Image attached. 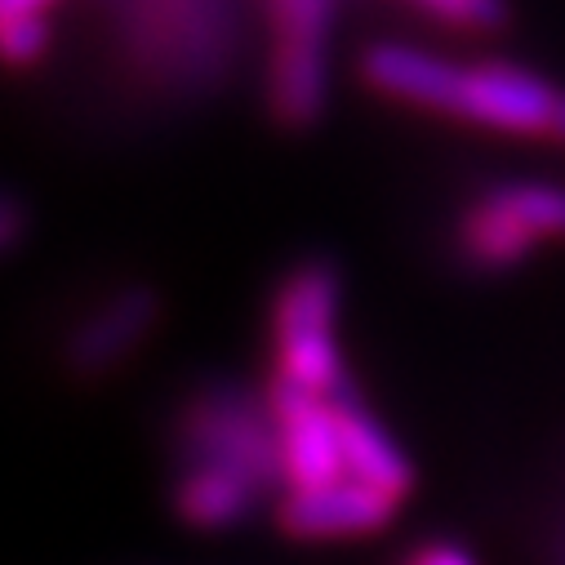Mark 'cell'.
I'll return each mask as SVG.
<instances>
[{
    "mask_svg": "<svg viewBox=\"0 0 565 565\" xmlns=\"http://www.w3.org/2000/svg\"><path fill=\"white\" fill-rule=\"evenodd\" d=\"M339 312V271L326 258L299 263L276 290L271 334H276V374L308 392L339 396L348 383L343 356L334 343Z\"/></svg>",
    "mask_w": 565,
    "mask_h": 565,
    "instance_id": "1",
    "label": "cell"
},
{
    "mask_svg": "<svg viewBox=\"0 0 565 565\" xmlns=\"http://www.w3.org/2000/svg\"><path fill=\"white\" fill-rule=\"evenodd\" d=\"M179 437L192 463L232 468L249 477L258 490L286 481V459H280L271 409L249 401L241 387H227V383L201 387L183 409Z\"/></svg>",
    "mask_w": 565,
    "mask_h": 565,
    "instance_id": "2",
    "label": "cell"
},
{
    "mask_svg": "<svg viewBox=\"0 0 565 565\" xmlns=\"http://www.w3.org/2000/svg\"><path fill=\"white\" fill-rule=\"evenodd\" d=\"M334 0H267L271 19V63L267 103L271 116L303 129L326 107V32Z\"/></svg>",
    "mask_w": 565,
    "mask_h": 565,
    "instance_id": "3",
    "label": "cell"
},
{
    "mask_svg": "<svg viewBox=\"0 0 565 565\" xmlns=\"http://www.w3.org/2000/svg\"><path fill=\"white\" fill-rule=\"evenodd\" d=\"M267 409H271L276 437H280L286 481L295 490H312V486H330V481L348 477L339 414H334L330 396L308 392V387L276 374L267 387Z\"/></svg>",
    "mask_w": 565,
    "mask_h": 565,
    "instance_id": "4",
    "label": "cell"
},
{
    "mask_svg": "<svg viewBox=\"0 0 565 565\" xmlns=\"http://www.w3.org/2000/svg\"><path fill=\"white\" fill-rule=\"evenodd\" d=\"M561 107V94L512 63H481L463 72V103L459 116L486 129H508V134H539L552 129Z\"/></svg>",
    "mask_w": 565,
    "mask_h": 565,
    "instance_id": "5",
    "label": "cell"
},
{
    "mask_svg": "<svg viewBox=\"0 0 565 565\" xmlns=\"http://www.w3.org/2000/svg\"><path fill=\"white\" fill-rule=\"evenodd\" d=\"M392 512H396V499H387L383 490L356 477H339L330 486L290 490L286 503H280V530H290L299 539H348V534L383 530Z\"/></svg>",
    "mask_w": 565,
    "mask_h": 565,
    "instance_id": "6",
    "label": "cell"
},
{
    "mask_svg": "<svg viewBox=\"0 0 565 565\" xmlns=\"http://www.w3.org/2000/svg\"><path fill=\"white\" fill-rule=\"evenodd\" d=\"M161 317V299L148 286H125L116 290L94 317H85L67 339V365L76 374H103L116 361H125L138 343L152 334Z\"/></svg>",
    "mask_w": 565,
    "mask_h": 565,
    "instance_id": "7",
    "label": "cell"
},
{
    "mask_svg": "<svg viewBox=\"0 0 565 565\" xmlns=\"http://www.w3.org/2000/svg\"><path fill=\"white\" fill-rule=\"evenodd\" d=\"M463 72L468 67H455L450 58H437V54H423L414 45H370L365 58H361V76L396 98V103H409V107H428V111H446V116H459V103H463Z\"/></svg>",
    "mask_w": 565,
    "mask_h": 565,
    "instance_id": "8",
    "label": "cell"
},
{
    "mask_svg": "<svg viewBox=\"0 0 565 565\" xmlns=\"http://www.w3.org/2000/svg\"><path fill=\"white\" fill-rule=\"evenodd\" d=\"M334 401L339 414V437H343V459H348V477L383 490L387 499H401L414 486V468L401 455V446L379 428V423L361 409V401L352 396V387H343Z\"/></svg>",
    "mask_w": 565,
    "mask_h": 565,
    "instance_id": "9",
    "label": "cell"
},
{
    "mask_svg": "<svg viewBox=\"0 0 565 565\" xmlns=\"http://www.w3.org/2000/svg\"><path fill=\"white\" fill-rule=\"evenodd\" d=\"M258 499V486L218 463H192L179 486V512L196 530H227L236 525Z\"/></svg>",
    "mask_w": 565,
    "mask_h": 565,
    "instance_id": "10",
    "label": "cell"
},
{
    "mask_svg": "<svg viewBox=\"0 0 565 565\" xmlns=\"http://www.w3.org/2000/svg\"><path fill=\"white\" fill-rule=\"evenodd\" d=\"M534 232L499 201V196H481L468 214H463V223H459V245H463V254H468V263H477V267H486V271H503V267H516L530 249H534Z\"/></svg>",
    "mask_w": 565,
    "mask_h": 565,
    "instance_id": "11",
    "label": "cell"
},
{
    "mask_svg": "<svg viewBox=\"0 0 565 565\" xmlns=\"http://www.w3.org/2000/svg\"><path fill=\"white\" fill-rule=\"evenodd\" d=\"M490 196H499L534 236H565V188H552V183H503Z\"/></svg>",
    "mask_w": 565,
    "mask_h": 565,
    "instance_id": "12",
    "label": "cell"
},
{
    "mask_svg": "<svg viewBox=\"0 0 565 565\" xmlns=\"http://www.w3.org/2000/svg\"><path fill=\"white\" fill-rule=\"evenodd\" d=\"M428 14H437L441 23H459V28H499L503 23V0H414Z\"/></svg>",
    "mask_w": 565,
    "mask_h": 565,
    "instance_id": "13",
    "label": "cell"
},
{
    "mask_svg": "<svg viewBox=\"0 0 565 565\" xmlns=\"http://www.w3.org/2000/svg\"><path fill=\"white\" fill-rule=\"evenodd\" d=\"M0 41H6V54L14 67H28L41 58L45 50V14H19L0 23Z\"/></svg>",
    "mask_w": 565,
    "mask_h": 565,
    "instance_id": "14",
    "label": "cell"
},
{
    "mask_svg": "<svg viewBox=\"0 0 565 565\" xmlns=\"http://www.w3.org/2000/svg\"><path fill=\"white\" fill-rule=\"evenodd\" d=\"M409 565H477L459 543H428V547H418Z\"/></svg>",
    "mask_w": 565,
    "mask_h": 565,
    "instance_id": "15",
    "label": "cell"
},
{
    "mask_svg": "<svg viewBox=\"0 0 565 565\" xmlns=\"http://www.w3.org/2000/svg\"><path fill=\"white\" fill-rule=\"evenodd\" d=\"M0 232H6V245H10V249L19 245V232H23V210H19V196H6V223H0Z\"/></svg>",
    "mask_w": 565,
    "mask_h": 565,
    "instance_id": "16",
    "label": "cell"
},
{
    "mask_svg": "<svg viewBox=\"0 0 565 565\" xmlns=\"http://www.w3.org/2000/svg\"><path fill=\"white\" fill-rule=\"evenodd\" d=\"M54 0H0V19H19V14H45Z\"/></svg>",
    "mask_w": 565,
    "mask_h": 565,
    "instance_id": "17",
    "label": "cell"
},
{
    "mask_svg": "<svg viewBox=\"0 0 565 565\" xmlns=\"http://www.w3.org/2000/svg\"><path fill=\"white\" fill-rule=\"evenodd\" d=\"M552 134L565 138V94H561V107H556V120H552Z\"/></svg>",
    "mask_w": 565,
    "mask_h": 565,
    "instance_id": "18",
    "label": "cell"
}]
</instances>
